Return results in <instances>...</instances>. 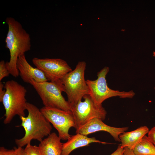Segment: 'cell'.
Wrapping results in <instances>:
<instances>
[{
	"label": "cell",
	"instance_id": "obj_1",
	"mask_svg": "<svg viewBox=\"0 0 155 155\" xmlns=\"http://www.w3.org/2000/svg\"><path fill=\"white\" fill-rule=\"evenodd\" d=\"M5 22L8 26L5 47L9 50L10 56L9 61L5 64L10 74L16 78L19 75L17 61L20 56L30 50V38L21 23L13 17L7 18Z\"/></svg>",
	"mask_w": 155,
	"mask_h": 155
},
{
	"label": "cell",
	"instance_id": "obj_2",
	"mask_svg": "<svg viewBox=\"0 0 155 155\" xmlns=\"http://www.w3.org/2000/svg\"><path fill=\"white\" fill-rule=\"evenodd\" d=\"M26 108L27 116L20 117L21 121L20 126L24 128L25 133L22 138L15 140L18 147L22 148L30 144L33 140L40 142L51 133L52 129L51 123L38 108L28 102L26 103Z\"/></svg>",
	"mask_w": 155,
	"mask_h": 155
},
{
	"label": "cell",
	"instance_id": "obj_3",
	"mask_svg": "<svg viewBox=\"0 0 155 155\" xmlns=\"http://www.w3.org/2000/svg\"><path fill=\"white\" fill-rule=\"evenodd\" d=\"M4 88L5 92L1 102L5 110L3 123L7 124L16 115L25 116L27 91L24 86L13 80L6 82Z\"/></svg>",
	"mask_w": 155,
	"mask_h": 155
},
{
	"label": "cell",
	"instance_id": "obj_4",
	"mask_svg": "<svg viewBox=\"0 0 155 155\" xmlns=\"http://www.w3.org/2000/svg\"><path fill=\"white\" fill-rule=\"evenodd\" d=\"M30 84L37 93L44 106L71 111V105L62 95L65 89L61 80L38 82L31 80Z\"/></svg>",
	"mask_w": 155,
	"mask_h": 155
},
{
	"label": "cell",
	"instance_id": "obj_5",
	"mask_svg": "<svg viewBox=\"0 0 155 155\" xmlns=\"http://www.w3.org/2000/svg\"><path fill=\"white\" fill-rule=\"evenodd\" d=\"M86 63L79 61L73 70L67 73L61 80L71 106L81 101L85 96L89 94V90L84 77Z\"/></svg>",
	"mask_w": 155,
	"mask_h": 155
},
{
	"label": "cell",
	"instance_id": "obj_6",
	"mask_svg": "<svg viewBox=\"0 0 155 155\" xmlns=\"http://www.w3.org/2000/svg\"><path fill=\"white\" fill-rule=\"evenodd\" d=\"M109 70L108 67H105L98 72L96 79L86 80L89 95L94 102L98 105H102L105 100L112 97L119 96L122 98H131L135 95V93L132 90L120 91L110 88L106 80V76Z\"/></svg>",
	"mask_w": 155,
	"mask_h": 155
},
{
	"label": "cell",
	"instance_id": "obj_7",
	"mask_svg": "<svg viewBox=\"0 0 155 155\" xmlns=\"http://www.w3.org/2000/svg\"><path fill=\"white\" fill-rule=\"evenodd\" d=\"M83 98L84 101H80L71 106L76 131L94 118H98L104 120L107 113L102 105L96 104L89 94L85 96Z\"/></svg>",
	"mask_w": 155,
	"mask_h": 155
},
{
	"label": "cell",
	"instance_id": "obj_8",
	"mask_svg": "<svg viewBox=\"0 0 155 155\" xmlns=\"http://www.w3.org/2000/svg\"><path fill=\"white\" fill-rule=\"evenodd\" d=\"M40 110L47 120L57 130L61 140H67L71 136L69 133V129L71 127L74 128L75 126L71 111L44 106Z\"/></svg>",
	"mask_w": 155,
	"mask_h": 155
},
{
	"label": "cell",
	"instance_id": "obj_9",
	"mask_svg": "<svg viewBox=\"0 0 155 155\" xmlns=\"http://www.w3.org/2000/svg\"><path fill=\"white\" fill-rule=\"evenodd\" d=\"M32 62L36 67L43 72L48 80L50 81L61 80L72 70L67 62L61 59L34 57Z\"/></svg>",
	"mask_w": 155,
	"mask_h": 155
},
{
	"label": "cell",
	"instance_id": "obj_10",
	"mask_svg": "<svg viewBox=\"0 0 155 155\" xmlns=\"http://www.w3.org/2000/svg\"><path fill=\"white\" fill-rule=\"evenodd\" d=\"M128 129L127 127H116L109 126L104 123L101 119L96 118L91 120L76 131V133L87 136L97 131H105L109 133L116 141L120 142L119 135Z\"/></svg>",
	"mask_w": 155,
	"mask_h": 155
},
{
	"label": "cell",
	"instance_id": "obj_11",
	"mask_svg": "<svg viewBox=\"0 0 155 155\" xmlns=\"http://www.w3.org/2000/svg\"><path fill=\"white\" fill-rule=\"evenodd\" d=\"M19 75L24 82L30 83L31 80L38 82L48 81L43 72L32 66L28 62L25 54L20 56L17 62Z\"/></svg>",
	"mask_w": 155,
	"mask_h": 155
},
{
	"label": "cell",
	"instance_id": "obj_12",
	"mask_svg": "<svg viewBox=\"0 0 155 155\" xmlns=\"http://www.w3.org/2000/svg\"><path fill=\"white\" fill-rule=\"evenodd\" d=\"M93 143L109 144L96 139L95 137H89L80 133L71 135L66 142L63 143L61 155H69L73 150L78 148L89 146Z\"/></svg>",
	"mask_w": 155,
	"mask_h": 155
},
{
	"label": "cell",
	"instance_id": "obj_13",
	"mask_svg": "<svg viewBox=\"0 0 155 155\" xmlns=\"http://www.w3.org/2000/svg\"><path fill=\"white\" fill-rule=\"evenodd\" d=\"M61 140L55 133H51L39 144L42 155H61L63 143Z\"/></svg>",
	"mask_w": 155,
	"mask_h": 155
},
{
	"label": "cell",
	"instance_id": "obj_14",
	"mask_svg": "<svg viewBox=\"0 0 155 155\" xmlns=\"http://www.w3.org/2000/svg\"><path fill=\"white\" fill-rule=\"evenodd\" d=\"M148 127L146 126H141L132 131L124 132L119 136L121 147L127 148L133 150L137 144L149 131Z\"/></svg>",
	"mask_w": 155,
	"mask_h": 155
},
{
	"label": "cell",
	"instance_id": "obj_15",
	"mask_svg": "<svg viewBox=\"0 0 155 155\" xmlns=\"http://www.w3.org/2000/svg\"><path fill=\"white\" fill-rule=\"evenodd\" d=\"M133 151L135 155H155V146L145 135L137 144Z\"/></svg>",
	"mask_w": 155,
	"mask_h": 155
},
{
	"label": "cell",
	"instance_id": "obj_16",
	"mask_svg": "<svg viewBox=\"0 0 155 155\" xmlns=\"http://www.w3.org/2000/svg\"><path fill=\"white\" fill-rule=\"evenodd\" d=\"M24 150L28 155H42L39 146L32 145L30 144L26 145Z\"/></svg>",
	"mask_w": 155,
	"mask_h": 155
},
{
	"label": "cell",
	"instance_id": "obj_17",
	"mask_svg": "<svg viewBox=\"0 0 155 155\" xmlns=\"http://www.w3.org/2000/svg\"><path fill=\"white\" fill-rule=\"evenodd\" d=\"M10 74L4 60L0 62V82L4 78L8 76Z\"/></svg>",
	"mask_w": 155,
	"mask_h": 155
},
{
	"label": "cell",
	"instance_id": "obj_18",
	"mask_svg": "<svg viewBox=\"0 0 155 155\" xmlns=\"http://www.w3.org/2000/svg\"><path fill=\"white\" fill-rule=\"evenodd\" d=\"M0 155H17V148L9 149L3 146L0 147Z\"/></svg>",
	"mask_w": 155,
	"mask_h": 155
},
{
	"label": "cell",
	"instance_id": "obj_19",
	"mask_svg": "<svg viewBox=\"0 0 155 155\" xmlns=\"http://www.w3.org/2000/svg\"><path fill=\"white\" fill-rule=\"evenodd\" d=\"M148 134V137L155 146V126L152 128Z\"/></svg>",
	"mask_w": 155,
	"mask_h": 155
},
{
	"label": "cell",
	"instance_id": "obj_20",
	"mask_svg": "<svg viewBox=\"0 0 155 155\" xmlns=\"http://www.w3.org/2000/svg\"><path fill=\"white\" fill-rule=\"evenodd\" d=\"M124 148L119 145L117 149L110 155H123Z\"/></svg>",
	"mask_w": 155,
	"mask_h": 155
},
{
	"label": "cell",
	"instance_id": "obj_21",
	"mask_svg": "<svg viewBox=\"0 0 155 155\" xmlns=\"http://www.w3.org/2000/svg\"><path fill=\"white\" fill-rule=\"evenodd\" d=\"M4 85L0 82V102H1L4 96L5 92V90H3L4 88Z\"/></svg>",
	"mask_w": 155,
	"mask_h": 155
},
{
	"label": "cell",
	"instance_id": "obj_22",
	"mask_svg": "<svg viewBox=\"0 0 155 155\" xmlns=\"http://www.w3.org/2000/svg\"><path fill=\"white\" fill-rule=\"evenodd\" d=\"M123 155H135L133 150L127 148H124Z\"/></svg>",
	"mask_w": 155,
	"mask_h": 155
},
{
	"label": "cell",
	"instance_id": "obj_23",
	"mask_svg": "<svg viewBox=\"0 0 155 155\" xmlns=\"http://www.w3.org/2000/svg\"><path fill=\"white\" fill-rule=\"evenodd\" d=\"M17 155H28L24 149L22 147L17 148Z\"/></svg>",
	"mask_w": 155,
	"mask_h": 155
}]
</instances>
